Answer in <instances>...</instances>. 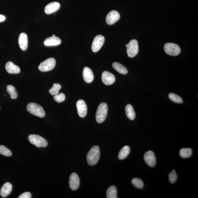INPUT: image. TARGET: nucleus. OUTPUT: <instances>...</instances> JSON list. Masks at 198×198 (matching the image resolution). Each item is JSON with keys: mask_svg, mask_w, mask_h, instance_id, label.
Segmentation results:
<instances>
[{"mask_svg": "<svg viewBox=\"0 0 198 198\" xmlns=\"http://www.w3.org/2000/svg\"><path fill=\"white\" fill-rule=\"evenodd\" d=\"M100 156V151L99 147L97 146L92 147L87 155L88 163L90 165H95L98 162Z\"/></svg>", "mask_w": 198, "mask_h": 198, "instance_id": "obj_1", "label": "nucleus"}, {"mask_svg": "<svg viewBox=\"0 0 198 198\" xmlns=\"http://www.w3.org/2000/svg\"><path fill=\"white\" fill-rule=\"evenodd\" d=\"M27 108L29 112L38 117L42 118L45 116L44 109L37 103H30L27 105Z\"/></svg>", "mask_w": 198, "mask_h": 198, "instance_id": "obj_2", "label": "nucleus"}, {"mask_svg": "<svg viewBox=\"0 0 198 198\" xmlns=\"http://www.w3.org/2000/svg\"><path fill=\"white\" fill-rule=\"evenodd\" d=\"M108 106L106 103H102L99 105L96 114V119L98 123H102L106 119L107 115Z\"/></svg>", "mask_w": 198, "mask_h": 198, "instance_id": "obj_3", "label": "nucleus"}, {"mask_svg": "<svg viewBox=\"0 0 198 198\" xmlns=\"http://www.w3.org/2000/svg\"><path fill=\"white\" fill-rule=\"evenodd\" d=\"M28 140L30 143L37 147H45L48 143L45 139L39 135L31 134L29 136Z\"/></svg>", "mask_w": 198, "mask_h": 198, "instance_id": "obj_4", "label": "nucleus"}, {"mask_svg": "<svg viewBox=\"0 0 198 198\" xmlns=\"http://www.w3.org/2000/svg\"><path fill=\"white\" fill-rule=\"evenodd\" d=\"M164 50L167 54L174 56L178 55L181 51L179 46L172 43L166 44L164 46Z\"/></svg>", "mask_w": 198, "mask_h": 198, "instance_id": "obj_5", "label": "nucleus"}, {"mask_svg": "<svg viewBox=\"0 0 198 198\" xmlns=\"http://www.w3.org/2000/svg\"><path fill=\"white\" fill-rule=\"evenodd\" d=\"M127 53L129 56L133 58L138 54L139 46L138 41L135 39H132L129 42L126 46Z\"/></svg>", "mask_w": 198, "mask_h": 198, "instance_id": "obj_6", "label": "nucleus"}, {"mask_svg": "<svg viewBox=\"0 0 198 198\" xmlns=\"http://www.w3.org/2000/svg\"><path fill=\"white\" fill-rule=\"evenodd\" d=\"M56 64L55 59L50 58L44 61L39 65L38 68L41 72H47L51 71L55 67Z\"/></svg>", "mask_w": 198, "mask_h": 198, "instance_id": "obj_7", "label": "nucleus"}, {"mask_svg": "<svg viewBox=\"0 0 198 198\" xmlns=\"http://www.w3.org/2000/svg\"><path fill=\"white\" fill-rule=\"evenodd\" d=\"M105 42V38L102 35H98L95 37L92 42V52H98L103 47Z\"/></svg>", "mask_w": 198, "mask_h": 198, "instance_id": "obj_8", "label": "nucleus"}, {"mask_svg": "<svg viewBox=\"0 0 198 198\" xmlns=\"http://www.w3.org/2000/svg\"><path fill=\"white\" fill-rule=\"evenodd\" d=\"M120 18V14L117 11L113 10L109 13L106 16V21L108 25H113Z\"/></svg>", "mask_w": 198, "mask_h": 198, "instance_id": "obj_9", "label": "nucleus"}, {"mask_svg": "<svg viewBox=\"0 0 198 198\" xmlns=\"http://www.w3.org/2000/svg\"><path fill=\"white\" fill-rule=\"evenodd\" d=\"M78 115L80 117H84L87 114V105L84 100H80L76 103Z\"/></svg>", "mask_w": 198, "mask_h": 198, "instance_id": "obj_10", "label": "nucleus"}, {"mask_svg": "<svg viewBox=\"0 0 198 198\" xmlns=\"http://www.w3.org/2000/svg\"><path fill=\"white\" fill-rule=\"evenodd\" d=\"M102 80L103 83L106 85H110L114 83L115 77L112 73L108 71L103 72L102 75Z\"/></svg>", "mask_w": 198, "mask_h": 198, "instance_id": "obj_11", "label": "nucleus"}, {"mask_svg": "<svg viewBox=\"0 0 198 198\" xmlns=\"http://www.w3.org/2000/svg\"><path fill=\"white\" fill-rule=\"evenodd\" d=\"M69 187L72 191H76L80 186V179L76 173H73L70 176L69 181Z\"/></svg>", "mask_w": 198, "mask_h": 198, "instance_id": "obj_12", "label": "nucleus"}, {"mask_svg": "<svg viewBox=\"0 0 198 198\" xmlns=\"http://www.w3.org/2000/svg\"><path fill=\"white\" fill-rule=\"evenodd\" d=\"M144 159L145 162L151 167H154L156 164V158L154 153L149 151L145 153Z\"/></svg>", "mask_w": 198, "mask_h": 198, "instance_id": "obj_13", "label": "nucleus"}, {"mask_svg": "<svg viewBox=\"0 0 198 198\" xmlns=\"http://www.w3.org/2000/svg\"><path fill=\"white\" fill-rule=\"evenodd\" d=\"M60 7V4L56 1L51 2L46 6L44 12L47 14H50L58 11Z\"/></svg>", "mask_w": 198, "mask_h": 198, "instance_id": "obj_14", "label": "nucleus"}, {"mask_svg": "<svg viewBox=\"0 0 198 198\" xmlns=\"http://www.w3.org/2000/svg\"><path fill=\"white\" fill-rule=\"evenodd\" d=\"M83 76L84 81L87 83H90L93 81L94 75L93 72L88 67H86L84 68L83 72Z\"/></svg>", "mask_w": 198, "mask_h": 198, "instance_id": "obj_15", "label": "nucleus"}, {"mask_svg": "<svg viewBox=\"0 0 198 198\" xmlns=\"http://www.w3.org/2000/svg\"><path fill=\"white\" fill-rule=\"evenodd\" d=\"M19 46L22 50H26L28 47V38L27 35L25 33H21L18 38Z\"/></svg>", "mask_w": 198, "mask_h": 198, "instance_id": "obj_16", "label": "nucleus"}, {"mask_svg": "<svg viewBox=\"0 0 198 198\" xmlns=\"http://www.w3.org/2000/svg\"><path fill=\"white\" fill-rule=\"evenodd\" d=\"M61 41L57 36H51L48 38L44 41V44L47 46H56L61 44Z\"/></svg>", "mask_w": 198, "mask_h": 198, "instance_id": "obj_17", "label": "nucleus"}, {"mask_svg": "<svg viewBox=\"0 0 198 198\" xmlns=\"http://www.w3.org/2000/svg\"><path fill=\"white\" fill-rule=\"evenodd\" d=\"M5 68L7 72L10 74H18L20 72V68L11 61L6 63Z\"/></svg>", "mask_w": 198, "mask_h": 198, "instance_id": "obj_18", "label": "nucleus"}, {"mask_svg": "<svg viewBox=\"0 0 198 198\" xmlns=\"http://www.w3.org/2000/svg\"><path fill=\"white\" fill-rule=\"evenodd\" d=\"M12 189V184L9 182L5 183L1 188L0 195L3 197H7L10 194Z\"/></svg>", "mask_w": 198, "mask_h": 198, "instance_id": "obj_19", "label": "nucleus"}, {"mask_svg": "<svg viewBox=\"0 0 198 198\" xmlns=\"http://www.w3.org/2000/svg\"><path fill=\"white\" fill-rule=\"evenodd\" d=\"M126 116L131 120H133L135 119L136 114L133 106L130 104H128L125 108Z\"/></svg>", "mask_w": 198, "mask_h": 198, "instance_id": "obj_20", "label": "nucleus"}, {"mask_svg": "<svg viewBox=\"0 0 198 198\" xmlns=\"http://www.w3.org/2000/svg\"><path fill=\"white\" fill-rule=\"evenodd\" d=\"M112 66L115 69L121 74L126 75L128 72L127 69L125 66L117 62H115L113 63Z\"/></svg>", "mask_w": 198, "mask_h": 198, "instance_id": "obj_21", "label": "nucleus"}, {"mask_svg": "<svg viewBox=\"0 0 198 198\" xmlns=\"http://www.w3.org/2000/svg\"><path fill=\"white\" fill-rule=\"evenodd\" d=\"M106 197L107 198H117V190L116 187L112 186L107 191Z\"/></svg>", "mask_w": 198, "mask_h": 198, "instance_id": "obj_22", "label": "nucleus"}, {"mask_svg": "<svg viewBox=\"0 0 198 198\" xmlns=\"http://www.w3.org/2000/svg\"><path fill=\"white\" fill-rule=\"evenodd\" d=\"M130 148L129 146L123 147L120 151L118 157L119 159L123 160L126 159L130 153Z\"/></svg>", "mask_w": 198, "mask_h": 198, "instance_id": "obj_23", "label": "nucleus"}, {"mask_svg": "<svg viewBox=\"0 0 198 198\" xmlns=\"http://www.w3.org/2000/svg\"><path fill=\"white\" fill-rule=\"evenodd\" d=\"M180 155L184 158H189L192 154V151L191 148H183L180 150Z\"/></svg>", "mask_w": 198, "mask_h": 198, "instance_id": "obj_24", "label": "nucleus"}, {"mask_svg": "<svg viewBox=\"0 0 198 198\" xmlns=\"http://www.w3.org/2000/svg\"><path fill=\"white\" fill-rule=\"evenodd\" d=\"M7 91L10 95L11 98L15 99L17 97V94L15 88L13 86L10 85L7 86Z\"/></svg>", "mask_w": 198, "mask_h": 198, "instance_id": "obj_25", "label": "nucleus"}, {"mask_svg": "<svg viewBox=\"0 0 198 198\" xmlns=\"http://www.w3.org/2000/svg\"><path fill=\"white\" fill-rule=\"evenodd\" d=\"M61 86L58 83H54L52 87L49 91L51 95H55L59 93L60 89H61Z\"/></svg>", "mask_w": 198, "mask_h": 198, "instance_id": "obj_26", "label": "nucleus"}, {"mask_svg": "<svg viewBox=\"0 0 198 198\" xmlns=\"http://www.w3.org/2000/svg\"><path fill=\"white\" fill-rule=\"evenodd\" d=\"M168 96L170 100L175 103H183L182 99L181 97L174 93H170L169 94Z\"/></svg>", "mask_w": 198, "mask_h": 198, "instance_id": "obj_27", "label": "nucleus"}, {"mask_svg": "<svg viewBox=\"0 0 198 198\" xmlns=\"http://www.w3.org/2000/svg\"><path fill=\"white\" fill-rule=\"evenodd\" d=\"M132 183L135 188L138 189H142L144 186L143 180L139 178H134L132 180Z\"/></svg>", "mask_w": 198, "mask_h": 198, "instance_id": "obj_28", "label": "nucleus"}, {"mask_svg": "<svg viewBox=\"0 0 198 198\" xmlns=\"http://www.w3.org/2000/svg\"><path fill=\"white\" fill-rule=\"evenodd\" d=\"M0 154L6 156H10L12 155L10 150L3 145H0Z\"/></svg>", "mask_w": 198, "mask_h": 198, "instance_id": "obj_29", "label": "nucleus"}, {"mask_svg": "<svg viewBox=\"0 0 198 198\" xmlns=\"http://www.w3.org/2000/svg\"><path fill=\"white\" fill-rule=\"evenodd\" d=\"M53 98L55 101L58 103H61L64 101L65 99V96L63 93H58L57 95H54Z\"/></svg>", "mask_w": 198, "mask_h": 198, "instance_id": "obj_30", "label": "nucleus"}, {"mask_svg": "<svg viewBox=\"0 0 198 198\" xmlns=\"http://www.w3.org/2000/svg\"><path fill=\"white\" fill-rule=\"evenodd\" d=\"M169 179L170 182L172 183V184L175 183L176 181H177V175L174 170L172 171V172L169 174Z\"/></svg>", "mask_w": 198, "mask_h": 198, "instance_id": "obj_31", "label": "nucleus"}, {"mask_svg": "<svg viewBox=\"0 0 198 198\" xmlns=\"http://www.w3.org/2000/svg\"><path fill=\"white\" fill-rule=\"evenodd\" d=\"M19 198H31V194L29 192H26L23 193L18 197Z\"/></svg>", "mask_w": 198, "mask_h": 198, "instance_id": "obj_32", "label": "nucleus"}, {"mask_svg": "<svg viewBox=\"0 0 198 198\" xmlns=\"http://www.w3.org/2000/svg\"><path fill=\"white\" fill-rule=\"evenodd\" d=\"M5 17L4 16L1 15L0 14V23L1 22L4 21L5 20Z\"/></svg>", "mask_w": 198, "mask_h": 198, "instance_id": "obj_33", "label": "nucleus"}, {"mask_svg": "<svg viewBox=\"0 0 198 198\" xmlns=\"http://www.w3.org/2000/svg\"><path fill=\"white\" fill-rule=\"evenodd\" d=\"M52 36H55V35H52Z\"/></svg>", "mask_w": 198, "mask_h": 198, "instance_id": "obj_34", "label": "nucleus"}]
</instances>
